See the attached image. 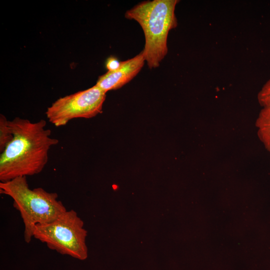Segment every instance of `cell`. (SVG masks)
Returning <instances> with one entry per match:
<instances>
[{"mask_svg":"<svg viewBox=\"0 0 270 270\" xmlns=\"http://www.w3.org/2000/svg\"><path fill=\"white\" fill-rule=\"evenodd\" d=\"M84 225L75 210H66L49 223L36 225L33 238L62 254L84 260L88 257V248L87 232Z\"/></svg>","mask_w":270,"mask_h":270,"instance_id":"cell-4","label":"cell"},{"mask_svg":"<svg viewBox=\"0 0 270 270\" xmlns=\"http://www.w3.org/2000/svg\"><path fill=\"white\" fill-rule=\"evenodd\" d=\"M13 138L0 155V180L34 176L44 170L50 148L58 144L46 128L44 120L36 122L16 117L8 120Z\"/></svg>","mask_w":270,"mask_h":270,"instance_id":"cell-1","label":"cell"},{"mask_svg":"<svg viewBox=\"0 0 270 270\" xmlns=\"http://www.w3.org/2000/svg\"><path fill=\"white\" fill-rule=\"evenodd\" d=\"M178 0L143 1L127 10L126 18L136 21L142 27L145 44L142 51L150 68H158L168 54L169 32L176 27L175 14Z\"/></svg>","mask_w":270,"mask_h":270,"instance_id":"cell-2","label":"cell"},{"mask_svg":"<svg viewBox=\"0 0 270 270\" xmlns=\"http://www.w3.org/2000/svg\"><path fill=\"white\" fill-rule=\"evenodd\" d=\"M0 193L10 197L14 207L20 212L26 243L30 242L36 225L49 223L67 210L56 193L42 188H30L26 176L0 182Z\"/></svg>","mask_w":270,"mask_h":270,"instance_id":"cell-3","label":"cell"},{"mask_svg":"<svg viewBox=\"0 0 270 270\" xmlns=\"http://www.w3.org/2000/svg\"><path fill=\"white\" fill-rule=\"evenodd\" d=\"M145 59L142 52L132 58L122 61L120 67L100 76L96 84L106 92L122 88L130 81L143 67Z\"/></svg>","mask_w":270,"mask_h":270,"instance_id":"cell-6","label":"cell"},{"mask_svg":"<svg viewBox=\"0 0 270 270\" xmlns=\"http://www.w3.org/2000/svg\"><path fill=\"white\" fill-rule=\"evenodd\" d=\"M106 92L94 85L54 102L46 111L48 121L56 127L76 118H90L102 112Z\"/></svg>","mask_w":270,"mask_h":270,"instance_id":"cell-5","label":"cell"},{"mask_svg":"<svg viewBox=\"0 0 270 270\" xmlns=\"http://www.w3.org/2000/svg\"><path fill=\"white\" fill-rule=\"evenodd\" d=\"M120 62L116 58L111 56L106 60V68L108 71H114L120 67Z\"/></svg>","mask_w":270,"mask_h":270,"instance_id":"cell-10","label":"cell"},{"mask_svg":"<svg viewBox=\"0 0 270 270\" xmlns=\"http://www.w3.org/2000/svg\"><path fill=\"white\" fill-rule=\"evenodd\" d=\"M255 124L259 140L270 152V104L262 107Z\"/></svg>","mask_w":270,"mask_h":270,"instance_id":"cell-7","label":"cell"},{"mask_svg":"<svg viewBox=\"0 0 270 270\" xmlns=\"http://www.w3.org/2000/svg\"><path fill=\"white\" fill-rule=\"evenodd\" d=\"M8 120L2 114H0V152L2 153L13 138L8 125Z\"/></svg>","mask_w":270,"mask_h":270,"instance_id":"cell-8","label":"cell"},{"mask_svg":"<svg viewBox=\"0 0 270 270\" xmlns=\"http://www.w3.org/2000/svg\"><path fill=\"white\" fill-rule=\"evenodd\" d=\"M257 99L262 107L270 104V79L266 82L259 91Z\"/></svg>","mask_w":270,"mask_h":270,"instance_id":"cell-9","label":"cell"}]
</instances>
